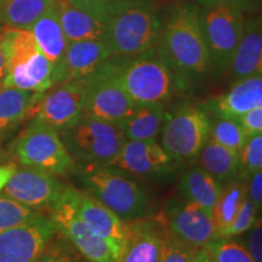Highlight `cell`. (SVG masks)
<instances>
[{
    "instance_id": "6da1fadb",
    "label": "cell",
    "mask_w": 262,
    "mask_h": 262,
    "mask_svg": "<svg viewBox=\"0 0 262 262\" xmlns=\"http://www.w3.org/2000/svg\"><path fill=\"white\" fill-rule=\"evenodd\" d=\"M156 48L170 71L187 77H201L211 70L198 6L194 4L180 5L172 10L163 25Z\"/></svg>"
},
{
    "instance_id": "7a4b0ae2",
    "label": "cell",
    "mask_w": 262,
    "mask_h": 262,
    "mask_svg": "<svg viewBox=\"0 0 262 262\" xmlns=\"http://www.w3.org/2000/svg\"><path fill=\"white\" fill-rule=\"evenodd\" d=\"M106 11L104 41L112 57L135 56L157 47L163 22L152 0H114Z\"/></svg>"
},
{
    "instance_id": "3957f363",
    "label": "cell",
    "mask_w": 262,
    "mask_h": 262,
    "mask_svg": "<svg viewBox=\"0 0 262 262\" xmlns=\"http://www.w3.org/2000/svg\"><path fill=\"white\" fill-rule=\"evenodd\" d=\"M6 78L4 88L47 93L54 86V68L29 29L0 28Z\"/></svg>"
},
{
    "instance_id": "277c9868",
    "label": "cell",
    "mask_w": 262,
    "mask_h": 262,
    "mask_svg": "<svg viewBox=\"0 0 262 262\" xmlns=\"http://www.w3.org/2000/svg\"><path fill=\"white\" fill-rule=\"evenodd\" d=\"M112 57L120 83L136 104L163 103L173 89V75L157 54L156 48L135 56Z\"/></svg>"
},
{
    "instance_id": "5b68a950",
    "label": "cell",
    "mask_w": 262,
    "mask_h": 262,
    "mask_svg": "<svg viewBox=\"0 0 262 262\" xmlns=\"http://www.w3.org/2000/svg\"><path fill=\"white\" fill-rule=\"evenodd\" d=\"M60 135L72 159L90 168L107 166L126 142L119 126L86 114Z\"/></svg>"
},
{
    "instance_id": "8992f818",
    "label": "cell",
    "mask_w": 262,
    "mask_h": 262,
    "mask_svg": "<svg viewBox=\"0 0 262 262\" xmlns=\"http://www.w3.org/2000/svg\"><path fill=\"white\" fill-rule=\"evenodd\" d=\"M83 178L86 192L124 221L142 220L150 214L146 192L117 170L95 166L88 169Z\"/></svg>"
},
{
    "instance_id": "52a82bcc",
    "label": "cell",
    "mask_w": 262,
    "mask_h": 262,
    "mask_svg": "<svg viewBox=\"0 0 262 262\" xmlns=\"http://www.w3.org/2000/svg\"><path fill=\"white\" fill-rule=\"evenodd\" d=\"M14 150L24 166L52 175H63L74 168V160L66 148L60 133L37 118H33L16 140Z\"/></svg>"
},
{
    "instance_id": "ba28073f",
    "label": "cell",
    "mask_w": 262,
    "mask_h": 262,
    "mask_svg": "<svg viewBox=\"0 0 262 262\" xmlns=\"http://www.w3.org/2000/svg\"><path fill=\"white\" fill-rule=\"evenodd\" d=\"M198 14L211 68L222 73L229 70L243 35L244 12L227 6H198Z\"/></svg>"
},
{
    "instance_id": "9c48e42d",
    "label": "cell",
    "mask_w": 262,
    "mask_h": 262,
    "mask_svg": "<svg viewBox=\"0 0 262 262\" xmlns=\"http://www.w3.org/2000/svg\"><path fill=\"white\" fill-rule=\"evenodd\" d=\"M84 81L86 84L85 114L112 123L122 129L135 110L136 103L118 79L112 57Z\"/></svg>"
},
{
    "instance_id": "30bf717a",
    "label": "cell",
    "mask_w": 262,
    "mask_h": 262,
    "mask_svg": "<svg viewBox=\"0 0 262 262\" xmlns=\"http://www.w3.org/2000/svg\"><path fill=\"white\" fill-rule=\"evenodd\" d=\"M211 122L205 111L199 107L180 108L162 129V147L175 160H191L198 157L210 139Z\"/></svg>"
},
{
    "instance_id": "8fae6325",
    "label": "cell",
    "mask_w": 262,
    "mask_h": 262,
    "mask_svg": "<svg viewBox=\"0 0 262 262\" xmlns=\"http://www.w3.org/2000/svg\"><path fill=\"white\" fill-rule=\"evenodd\" d=\"M51 220L57 231L64 234L90 262H117L110 244L95 233L75 208V189L67 187L51 206Z\"/></svg>"
},
{
    "instance_id": "7c38bea8",
    "label": "cell",
    "mask_w": 262,
    "mask_h": 262,
    "mask_svg": "<svg viewBox=\"0 0 262 262\" xmlns=\"http://www.w3.org/2000/svg\"><path fill=\"white\" fill-rule=\"evenodd\" d=\"M55 86L42 95L33 118L62 133L77 124L85 114L86 84L84 80H71Z\"/></svg>"
},
{
    "instance_id": "4fadbf2b",
    "label": "cell",
    "mask_w": 262,
    "mask_h": 262,
    "mask_svg": "<svg viewBox=\"0 0 262 262\" xmlns=\"http://www.w3.org/2000/svg\"><path fill=\"white\" fill-rule=\"evenodd\" d=\"M50 217L0 231V262H37L55 234Z\"/></svg>"
},
{
    "instance_id": "5bb4252c",
    "label": "cell",
    "mask_w": 262,
    "mask_h": 262,
    "mask_svg": "<svg viewBox=\"0 0 262 262\" xmlns=\"http://www.w3.org/2000/svg\"><path fill=\"white\" fill-rule=\"evenodd\" d=\"M66 188L67 186L52 173L25 166L16 169L2 192L4 196L37 210L40 208H51Z\"/></svg>"
},
{
    "instance_id": "9a60e30c",
    "label": "cell",
    "mask_w": 262,
    "mask_h": 262,
    "mask_svg": "<svg viewBox=\"0 0 262 262\" xmlns=\"http://www.w3.org/2000/svg\"><path fill=\"white\" fill-rule=\"evenodd\" d=\"M165 217L170 233L194 248L206 247L220 238L212 212L192 202L170 204Z\"/></svg>"
},
{
    "instance_id": "2e32d148",
    "label": "cell",
    "mask_w": 262,
    "mask_h": 262,
    "mask_svg": "<svg viewBox=\"0 0 262 262\" xmlns=\"http://www.w3.org/2000/svg\"><path fill=\"white\" fill-rule=\"evenodd\" d=\"M78 215L112 248L117 261L130 234V225L88 192L75 191Z\"/></svg>"
},
{
    "instance_id": "e0dca14e",
    "label": "cell",
    "mask_w": 262,
    "mask_h": 262,
    "mask_svg": "<svg viewBox=\"0 0 262 262\" xmlns=\"http://www.w3.org/2000/svg\"><path fill=\"white\" fill-rule=\"evenodd\" d=\"M112 57L104 40L68 42L61 63L52 74L54 86L71 80H84Z\"/></svg>"
},
{
    "instance_id": "ac0fdd59",
    "label": "cell",
    "mask_w": 262,
    "mask_h": 262,
    "mask_svg": "<svg viewBox=\"0 0 262 262\" xmlns=\"http://www.w3.org/2000/svg\"><path fill=\"white\" fill-rule=\"evenodd\" d=\"M175 160L156 140L129 141L107 166L135 175H155L170 171Z\"/></svg>"
},
{
    "instance_id": "d6986e66",
    "label": "cell",
    "mask_w": 262,
    "mask_h": 262,
    "mask_svg": "<svg viewBox=\"0 0 262 262\" xmlns=\"http://www.w3.org/2000/svg\"><path fill=\"white\" fill-rule=\"evenodd\" d=\"M57 12L63 33L70 42L104 40L107 32V11H91L57 0Z\"/></svg>"
},
{
    "instance_id": "ffe728a7",
    "label": "cell",
    "mask_w": 262,
    "mask_h": 262,
    "mask_svg": "<svg viewBox=\"0 0 262 262\" xmlns=\"http://www.w3.org/2000/svg\"><path fill=\"white\" fill-rule=\"evenodd\" d=\"M232 81L262 74V26L257 17H245L244 31L231 66Z\"/></svg>"
},
{
    "instance_id": "44dd1931",
    "label": "cell",
    "mask_w": 262,
    "mask_h": 262,
    "mask_svg": "<svg viewBox=\"0 0 262 262\" xmlns=\"http://www.w3.org/2000/svg\"><path fill=\"white\" fill-rule=\"evenodd\" d=\"M262 107V77L247 78L233 83V86L212 102V111L220 118L235 119L248 111Z\"/></svg>"
},
{
    "instance_id": "7402d4cb",
    "label": "cell",
    "mask_w": 262,
    "mask_h": 262,
    "mask_svg": "<svg viewBox=\"0 0 262 262\" xmlns=\"http://www.w3.org/2000/svg\"><path fill=\"white\" fill-rule=\"evenodd\" d=\"M39 49L50 62L54 71L60 66L68 41L60 24L57 12V0L29 28ZM54 74V73H52Z\"/></svg>"
},
{
    "instance_id": "603a6c76",
    "label": "cell",
    "mask_w": 262,
    "mask_h": 262,
    "mask_svg": "<svg viewBox=\"0 0 262 262\" xmlns=\"http://www.w3.org/2000/svg\"><path fill=\"white\" fill-rule=\"evenodd\" d=\"M130 234L117 262H159L164 237L148 222L131 221Z\"/></svg>"
},
{
    "instance_id": "cb8c5ba5",
    "label": "cell",
    "mask_w": 262,
    "mask_h": 262,
    "mask_svg": "<svg viewBox=\"0 0 262 262\" xmlns=\"http://www.w3.org/2000/svg\"><path fill=\"white\" fill-rule=\"evenodd\" d=\"M44 93H34L2 88L0 89V137L8 135L17 127L26 118L33 117L34 108Z\"/></svg>"
},
{
    "instance_id": "d4e9b609",
    "label": "cell",
    "mask_w": 262,
    "mask_h": 262,
    "mask_svg": "<svg viewBox=\"0 0 262 262\" xmlns=\"http://www.w3.org/2000/svg\"><path fill=\"white\" fill-rule=\"evenodd\" d=\"M166 113L162 103L136 104L122 130L126 140H156L166 122Z\"/></svg>"
},
{
    "instance_id": "484cf974",
    "label": "cell",
    "mask_w": 262,
    "mask_h": 262,
    "mask_svg": "<svg viewBox=\"0 0 262 262\" xmlns=\"http://www.w3.org/2000/svg\"><path fill=\"white\" fill-rule=\"evenodd\" d=\"M198 163L203 170L210 173L219 183L227 182L239 173V152L219 145L209 139L198 155Z\"/></svg>"
},
{
    "instance_id": "4316f807",
    "label": "cell",
    "mask_w": 262,
    "mask_h": 262,
    "mask_svg": "<svg viewBox=\"0 0 262 262\" xmlns=\"http://www.w3.org/2000/svg\"><path fill=\"white\" fill-rule=\"evenodd\" d=\"M221 189L220 183L202 168L187 170L180 181V191L185 201L194 203L208 211H212Z\"/></svg>"
},
{
    "instance_id": "83f0119b",
    "label": "cell",
    "mask_w": 262,
    "mask_h": 262,
    "mask_svg": "<svg viewBox=\"0 0 262 262\" xmlns=\"http://www.w3.org/2000/svg\"><path fill=\"white\" fill-rule=\"evenodd\" d=\"M56 0H0V25L29 29Z\"/></svg>"
},
{
    "instance_id": "f1b7e54d",
    "label": "cell",
    "mask_w": 262,
    "mask_h": 262,
    "mask_svg": "<svg viewBox=\"0 0 262 262\" xmlns=\"http://www.w3.org/2000/svg\"><path fill=\"white\" fill-rule=\"evenodd\" d=\"M245 198H247V185L243 181L233 180L222 187L220 195L211 211L220 238H222L225 231L233 221Z\"/></svg>"
},
{
    "instance_id": "f546056e",
    "label": "cell",
    "mask_w": 262,
    "mask_h": 262,
    "mask_svg": "<svg viewBox=\"0 0 262 262\" xmlns=\"http://www.w3.org/2000/svg\"><path fill=\"white\" fill-rule=\"evenodd\" d=\"M210 140L235 152H241L248 137L237 120L219 117V119L211 124Z\"/></svg>"
},
{
    "instance_id": "4dcf8cb0",
    "label": "cell",
    "mask_w": 262,
    "mask_h": 262,
    "mask_svg": "<svg viewBox=\"0 0 262 262\" xmlns=\"http://www.w3.org/2000/svg\"><path fill=\"white\" fill-rule=\"evenodd\" d=\"M42 216L35 209L28 208L8 196H0V231L28 224Z\"/></svg>"
},
{
    "instance_id": "1f68e13d",
    "label": "cell",
    "mask_w": 262,
    "mask_h": 262,
    "mask_svg": "<svg viewBox=\"0 0 262 262\" xmlns=\"http://www.w3.org/2000/svg\"><path fill=\"white\" fill-rule=\"evenodd\" d=\"M241 166L239 172L243 178H250L255 172L262 170V135L248 137L243 148L239 152Z\"/></svg>"
},
{
    "instance_id": "d6a6232c",
    "label": "cell",
    "mask_w": 262,
    "mask_h": 262,
    "mask_svg": "<svg viewBox=\"0 0 262 262\" xmlns=\"http://www.w3.org/2000/svg\"><path fill=\"white\" fill-rule=\"evenodd\" d=\"M217 262H254L243 245L228 238H219L206 245Z\"/></svg>"
},
{
    "instance_id": "836d02e7",
    "label": "cell",
    "mask_w": 262,
    "mask_h": 262,
    "mask_svg": "<svg viewBox=\"0 0 262 262\" xmlns=\"http://www.w3.org/2000/svg\"><path fill=\"white\" fill-rule=\"evenodd\" d=\"M256 219L257 208L254 205V203L250 199L245 198L244 202L242 203L241 208H239L237 215L234 216L233 221L231 222V225L225 231L222 238L234 237V235H239L249 231L251 228V226L254 225V222L256 221Z\"/></svg>"
},
{
    "instance_id": "e575fe53",
    "label": "cell",
    "mask_w": 262,
    "mask_h": 262,
    "mask_svg": "<svg viewBox=\"0 0 262 262\" xmlns=\"http://www.w3.org/2000/svg\"><path fill=\"white\" fill-rule=\"evenodd\" d=\"M195 249L172 234H168L164 237L159 262H189Z\"/></svg>"
},
{
    "instance_id": "d590c367",
    "label": "cell",
    "mask_w": 262,
    "mask_h": 262,
    "mask_svg": "<svg viewBox=\"0 0 262 262\" xmlns=\"http://www.w3.org/2000/svg\"><path fill=\"white\" fill-rule=\"evenodd\" d=\"M235 120L239 123L247 137L262 134V107H256L242 114Z\"/></svg>"
},
{
    "instance_id": "8d00e7d4",
    "label": "cell",
    "mask_w": 262,
    "mask_h": 262,
    "mask_svg": "<svg viewBox=\"0 0 262 262\" xmlns=\"http://www.w3.org/2000/svg\"><path fill=\"white\" fill-rule=\"evenodd\" d=\"M249 237L247 245L248 248H245L248 250V253L250 254L251 258L254 262H262V224H261V217L256 219V221L254 222V225L251 226V228L249 229Z\"/></svg>"
},
{
    "instance_id": "74e56055",
    "label": "cell",
    "mask_w": 262,
    "mask_h": 262,
    "mask_svg": "<svg viewBox=\"0 0 262 262\" xmlns=\"http://www.w3.org/2000/svg\"><path fill=\"white\" fill-rule=\"evenodd\" d=\"M201 6H227L241 10L242 12H255L260 4V0H195Z\"/></svg>"
},
{
    "instance_id": "f35d334b",
    "label": "cell",
    "mask_w": 262,
    "mask_h": 262,
    "mask_svg": "<svg viewBox=\"0 0 262 262\" xmlns=\"http://www.w3.org/2000/svg\"><path fill=\"white\" fill-rule=\"evenodd\" d=\"M249 179H250V182H249V186H247V198L254 203L257 210H260L262 204V170L255 172Z\"/></svg>"
},
{
    "instance_id": "ab89813d",
    "label": "cell",
    "mask_w": 262,
    "mask_h": 262,
    "mask_svg": "<svg viewBox=\"0 0 262 262\" xmlns=\"http://www.w3.org/2000/svg\"><path fill=\"white\" fill-rule=\"evenodd\" d=\"M71 5L91 11H106L112 0H67Z\"/></svg>"
},
{
    "instance_id": "60d3db41",
    "label": "cell",
    "mask_w": 262,
    "mask_h": 262,
    "mask_svg": "<svg viewBox=\"0 0 262 262\" xmlns=\"http://www.w3.org/2000/svg\"><path fill=\"white\" fill-rule=\"evenodd\" d=\"M16 169H17V166L14 163L0 165V193H2L3 188L5 187V185L8 183L10 178L15 173Z\"/></svg>"
},
{
    "instance_id": "b9f144b4",
    "label": "cell",
    "mask_w": 262,
    "mask_h": 262,
    "mask_svg": "<svg viewBox=\"0 0 262 262\" xmlns=\"http://www.w3.org/2000/svg\"><path fill=\"white\" fill-rule=\"evenodd\" d=\"M37 262H73L72 258L67 255L63 254H49V255H41Z\"/></svg>"
},
{
    "instance_id": "7bdbcfd3",
    "label": "cell",
    "mask_w": 262,
    "mask_h": 262,
    "mask_svg": "<svg viewBox=\"0 0 262 262\" xmlns=\"http://www.w3.org/2000/svg\"><path fill=\"white\" fill-rule=\"evenodd\" d=\"M189 262H208V249L205 247L196 248Z\"/></svg>"
},
{
    "instance_id": "ee69618b",
    "label": "cell",
    "mask_w": 262,
    "mask_h": 262,
    "mask_svg": "<svg viewBox=\"0 0 262 262\" xmlns=\"http://www.w3.org/2000/svg\"><path fill=\"white\" fill-rule=\"evenodd\" d=\"M5 78H6L5 57H4V51H3L2 41H0V89H2V88H4Z\"/></svg>"
},
{
    "instance_id": "f6af8a7d",
    "label": "cell",
    "mask_w": 262,
    "mask_h": 262,
    "mask_svg": "<svg viewBox=\"0 0 262 262\" xmlns=\"http://www.w3.org/2000/svg\"><path fill=\"white\" fill-rule=\"evenodd\" d=\"M205 248H206V247H205ZM208 262H217V261H216V258H215L214 256H212L211 253H210V251H209V250H208Z\"/></svg>"
},
{
    "instance_id": "bcb514c9",
    "label": "cell",
    "mask_w": 262,
    "mask_h": 262,
    "mask_svg": "<svg viewBox=\"0 0 262 262\" xmlns=\"http://www.w3.org/2000/svg\"><path fill=\"white\" fill-rule=\"evenodd\" d=\"M112 2H114V0H112ZM112 2H111V3H112Z\"/></svg>"
}]
</instances>
